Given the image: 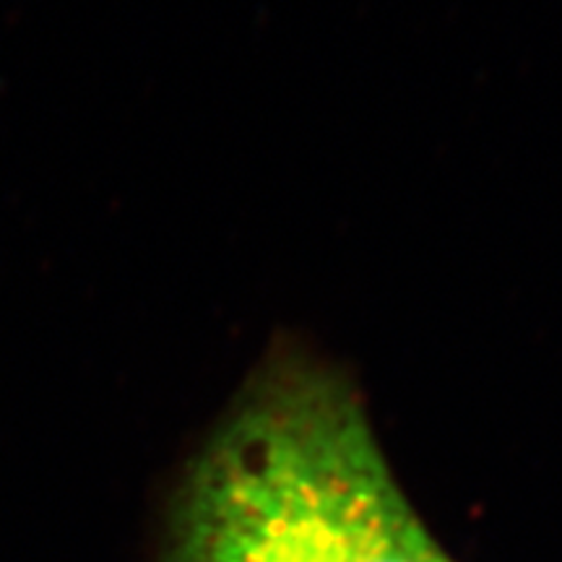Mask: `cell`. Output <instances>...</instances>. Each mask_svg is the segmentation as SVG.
I'll return each instance as SVG.
<instances>
[{
    "mask_svg": "<svg viewBox=\"0 0 562 562\" xmlns=\"http://www.w3.org/2000/svg\"><path fill=\"white\" fill-rule=\"evenodd\" d=\"M167 562H456L347 378L297 349L250 375L182 476Z\"/></svg>",
    "mask_w": 562,
    "mask_h": 562,
    "instance_id": "6da1fadb",
    "label": "cell"
}]
</instances>
